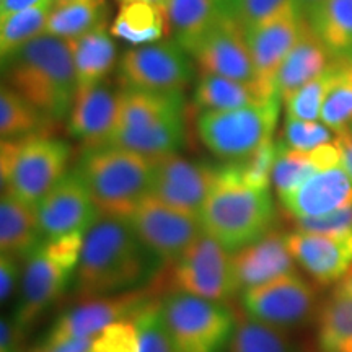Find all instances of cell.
I'll return each instance as SVG.
<instances>
[{
  "label": "cell",
  "mask_w": 352,
  "mask_h": 352,
  "mask_svg": "<svg viewBox=\"0 0 352 352\" xmlns=\"http://www.w3.org/2000/svg\"><path fill=\"white\" fill-rule=\"evenodd\" d=\"M158 263L129 220L101 215L85 233L76 290L85 300L132 292L151 279Z\"/></svg>",
  "instance_id": "obj_1"
},
{
  "label": "cell",
  "mask_w": 352,
  "mask_h": 352,
  "mask_svg": "<svg viewBox=\"0 0 352 352\" xmlns=\"http://www.w3.org/2000/svg\"><path fill=\"white\" fill-rule=\"evenodd\" d=\"M7 85L46 120L69 116L78 88L69 41L43 34L25 44L8 57Z\"/></svg>",
  "instance_id": "obj_2"
},
{
  "label": "cell",
  "mask_w": 352,
  "mask_h": 352,
  "mask_svg": "<svg viewBox=\"0 0 352 352\" xmlns=\"http://www.w3.org/2000/svg\"><path fill=\"white\" fill-rule=\"evenodd\" d=\"M276 210L270 189L241 182L232 165L219 170L199 219L202 230L230 253L239 252L271 232Z\"/></svg>",
  "instance_id": "obj_3"
},
{
  "label": "cell",
  "mask_w": 352,
  "mask_h": 352,
  "mask_svg": "<svg viewBox=\"0 0 352 352\" xmlns=\"http://www.w3.org/2000/svg\"><path fill=\"white\" fill-rule=\"evenodd\" d=\"M107 217L129 219L134 209L151 195L153 160L121 147L88 151L76 168Z\"/></svg>",
  "instance_id": "obj_4"
},
{
  "label": "cell",
  "mask_w": 352,
  "mask_h": 352,
  "mask_svg": "<svg viewBox=\"0 0 352 352\" xmlns=\"http://www.w3.org/2000/svg\"><path fill=\"white\" fill-rule=\"evenodd\" d=\"M70 158L67 142L43 135L3 139L0 176L3 192L38 206L64 178Z\"/></svg>",
  "instance_id": "obj_5"
},
{
  "label": "cell",
  "mask_w": 352,
  "mask_h": 352,
  "mask_svg": "<svg viewBox=\"0 0 352 352\" xmlns=\"http://www.w3.org/2000/svg\"><path fill=\"white\" fill-rule=\"evenodd\" d=\"M279 96L236 109L201 113L197 134L214 155L239 162L272 140L279 120Z\"/></svg>",
  "instance_id": "obj_6"
},
{
  "label": "cell",
  "mask_w": 352,
  "mask_h": 352,
  "mask_svg": "<svg viewBox=\"0 0 352 352\" xmlns=\"http://www.w3.org/2000/svg\"><path fill=\"white\" fill-rule=\"evenodd\" d=\"M175 352H226L236 321L222 302L173 292L160 302Z\"/></svg>",
  "instance_id": "obj_7"
},
{
  "label": "cell",
  "mask_w": 352,
  "mask_h": 352,
  "mask_svg": "<svg viewBox=\"0 0 352 352\" xmlns=\"http://www.w3.org/2000/svg\"><path fill=\"white\" fill-rule=\"evenodd\" d=\"M171 279L176 292L214 302L228 300L239 294L232 253L206 232L173 263Z\"/></svg>",
  "instance_id": "obj_8"
},
{
  "label": "cell",
  "mask_w": 352,
  "mask_h": 352,
  "mask_svg": "<svg viewBox=\"0 0 352 352\" xmlns=\"http://www.w3.org/2000/svg\"><path fill=\"white\" fill-rule=\"evenodd\" d=\"M126 88L160 94H182L192 77L188 51L178 41H158L134 46L118 63Z\"/></svg>",
  "instance_id": "obj_9"
},
{
  "label": "cell",
  "mask_w": 352,
  "mask_h": 352,
  "mask_svg": "<svg viewBox=\"0 0 352 352\" xmlns=\"http://www.w3.org/2000/svg\"><path fill=\"white\" fill-rule=\"evenodd\" d=\"M246 316L279 331L300 328L316 314L314 287L297 272L241 292Z\"/></svg>",
  "instance_id": "obj_10"
},
{
  "label": "cell",
  "mask_w": 352,
  "mask_h": 352,
  "mask_svg": "<svg viewBox=\"0 0 352 352\" xmlns=\"http://www.w3.org/2000/svg\"><path fill=\"white\" fill-rule=\"evenodd\" d=\"M129 223L145 248L160 263H176L197 236L201 219L182 212L148 195L129 215Z\"/></svg>",
  "instance_id": "obj_11"
},
{
  "label": "cell",
  "mask_w": 352,
  "mask_h": 352,
  "mask_svg": "<svg viewBox=\"0 0 352 352\" xmlns=\"http://www.w3.org/2000/svg\"><path fill=\"white\" fill-rule=\"evenodd\" d=\"M189 54L195 57L202 74L254 82L253 59L245 30L230 8L220 13Z\"/></svg>",
  "instance_id": "obj_12"
},
{
  "label": "cell",
  "mask_w": 352,
  "mask_h": 352,
  "mask_svg": "<svg viewBox=\"0 0 352 352\" xmlns=\"http://www.w3.org/2000/svg\"><path fill=\"white\" fill-rule=\"evenodd\" d=\"M219 170L178 153L153 158L151 196L182 212L199 217Z\"/></svg>",
  "instance_id": "obj_13"
},
{
  "label": "cell",
  "mask_w": 352,
  "mask_h": 352,
  "mask_svg": "<svg viewBox=\"0 0 352 352\" xmlns=\"http://www.w3.org/2000/svg\"><path fill=\"white\" fill-rule=\"evenodd\" d=\"M305 16L297 7L289 8L266 23L246 30L245 36L254 67V83L264 98L277 96L276 77L280 65L300 38Z\"/></svg>",
  "instance_id": "obj_14"
},
{
  "label": "cell",
  "mask_w": 352,
  "mask_h": 352,
  "mask_svg": "<svg viewBox=\"0 0 352 352\" xmlns=\"http://www.w3.org/2000/svg\"><path fill=\"white\" fill-rule=\"evenodd\" d=\"M38 217L44 240H52L70 233H87L101 214L80 175L74 170L43 197Z\"/></svg>",
  "instance_id": "obj_15"
},
{
  "label": "cell",
  "mask_w": 352,
  "mask_h": 352,
  "mask_svg": "<svg viewBox=\"0 0 352 352\" xmlns=\"http://www.w3.org/2000/svg\"><path fill=\"white\" fill-rule=\"evenodd\" d=\"M147 302H151L147 292L140 290H132L120 296L91 298L60 316L52 324L44 344H59L72 340H94L96 334L109 324L134 316Z\"/></svg>",
  "instance_id": "obj_16"
},
{
  "label": "cell",
  "mask_w": 352,
  "mask_h": 352,
  "mask_svg": "<svg viewBox=\"0 0 352 352\" xmlns=\"http://www.w3.org/2000/svg\"><path fill=\"white\" fill-rule=\"evenodd\" d=\"M70 277L72 274L52 261L41 246L25 259L20 297L12 316L20 331H26L38 316L60 297L67 289Z\"/></svg>",
  "instance_id": "obj_17"
},
{
  "label": "cell",
  "mask_w": 352,
  "mask_h": 352,
  "mask_svg": "<svg viewBox=\"0 0 352 352\" xmlns=\"http://www.w3.org/2000/svg\"><path fill=\"white\" fill-rule=\"evenodd\" d=\"M296 263L316 283H340L352 267V235H323L311 232H290L285 235Z\"/></svg>",
  "instance_id": "obj_18"
},
{
  "label": "cell",
  "mask_w": 352,
  "mask_h": 352,
  "mask_svg": "<svg viewBox=\"0 0 352 352\" xmlns=\"http://www.w3.org/2000/svg\"><path fill=\"white\" fill-rule=\"evenodd\" d=\"M120 91H113L103 82L77 90L70 108L67 131L90 151L108 144L118 122Z\"/></svg>",
  "instance_id": "obj_19"
},
{
  "label": "cell",
  "mask_w": 352,
  "mask_h": 352,
  "mask_svg": "<svg viewBox=\"0 0 352 352\" xmlns=\"http://www.w3.org/2000/svg\"><path fill=\"white\" fill-rule=\"evenodd\" d=\"M232 261L239 292L296 272V259L290 253L285 235L279 232L266 233L252 245L232 253Z\"/></svg>",
  "instance_id": "obj_20"
},
{
  "label": "cell",
  "mask_w": 352,
  "mask_h": 352,
  "mask_svg": "<svg viewBox=\"0 0 352 352\" xmlns=\"http://www.w3.org/2000/svg\"><path fill=\"white\" fill-rule=\"evenodd\" d=\"M280 202L296 220L331 214L352 206V176L342 164L321 170Z\"/></svg>",
  "instance_id": "obj_21"
},
{
  "label": "cell",
  "mask_w": 352,
  "mask_h": 352,
  "mask_svg": "<svg viewBox=\"0 0 352 352\" xmlns=\"http://www.w3.org/2000/svg\"><path fill=\"white\" fill-rule=\"evenodd\" d=\"M328 63L329 50L305 20L300 38L277 72L276 90L279 100L285 103L297 90L329 69Z\"/></svg>",
  "instance_id": "obj_22"
},
{
  "label": "cell",
  "mask_w": 352,
  "mask_h": 352,
  "mask_svg": "<svg viewBox=\"0 0 352 352\" xmlns=\"http://www.w3.org/2000/svg\"><path fill=\"white\" fill-rule=\"evenodd\" d=\"M44 243L38 206L2 192L0 201V252L26 259Z\"/></svg>",
  "instance_id": "obj_23"
},
{
  "label": "cell",
  "mask_w": 352,
  "mask_h": 352,
  "mask_svg": "<svg viewBox=\"0 0 352 352\" xmlns=\"http://www.w3.org/2000/svg\"><path fill=\"white\" fill-rule=\"evenodd\" d=\"M318 346L321 352H352V271L320 308Z\"/></svg>",
  "instance_id": "obj_24"
},
{
  "label": "cell",
  "mask_w": 352,
  "mask_h": 352,
  "mask_svg": "<svg viewBox=\"0 0 352 352\" xmlns=\"http://www.w3.org/2000/svg\"><path fill=\"white\" fill-rule=\"evenodd\" d=\"M107 25L108 21L82 38L69 41L76 65L77 90L101 83L116 64V44Z\"/></svg>",
  "instance_id": "obj_25"
},
{
  "label": "cell",
  "mask_w": 352,
  "mask_h": 352,
  "mask_svg": "<svg viewBox=\"0 0 352 352\" xmlns=\"http://www.w3.org/2000/svg\"><path fill=\"white\" fill-rule=\"evenodd\" d=\"M183 118L158 121L153 124L116 129L104 147H121L148 158L175 153L183 144Z\"/></svg>",
  "instance_id": "obj_26"
},
{
  "label": "cell",
  "mask_w": 352,
  "mask_h": 352,
  "mask_svg": "<svg viewBox=\"0 0 352 352\" xmlns=\"http://www.w3.org/2000/svg\"><path fill=\"white\" fill-rule=\"evenodd\" d=\"M170 21L165 10L147 0H129L121 3L109 26L113 38L124 39L134 46L158 43L168 33Z\"/></svg>",
  "instance_id": "obj_27"
},
{
  "label": "cell",
  "mask_w": 352,
  "mask_h": 352,
  "mask_svg": "<svg viewBox=\"0 0 352 352\" xmlns=\"http://www.w3.org/2000/svg\"><path fill=\"white\" fill-rule=\"evenodd\" d=\"M182 94H160L122 88L120 91V109H118L116 129L139 127L153 122L182 118Z\"/></svg>",
  "instance_id": "obj_28"
},
{
  "label": "cell",
  "mask_w": 352,
  "mask_h": 352,
  "mask_svg": "<svg viewBox=\"0 0 352 352\" xmlns=\"http://www.w3.org/2000/svg\"><path fill=\"white\" fill-rule=\"evenodd\" d=\"M165 10L170 26L176 33V41L189 54L192 46L227 7L215 0H165Z\"/></svg>",
  "instance_id": "obj_29"
},
{
  "label": "cell",
  "mask_w": 352,
  "mask_h": 352,
  "mask_svg": "<svg viewBox=\"0 0 352 352\" xmlns=\"http://www.w3.org/2000/svg\"><path fill=\"white\" fill-rule=\"evenodd\" d=\"M264 98L254 82H241L235 78L202 74L195 90V101L204 111L236 109L256 104Z\"/></svg>",
  "instance_id": "obj_30"
},
{
  "label": "cell",
  "mask_w": 352,
  "mask_h": 352,
  "mask_svg": "<svg viewBox=\"0 0 352 352\" xmlns=\"http://www.w3.org/2000/svg\"><path fill=\"white\" fill-rule=\"evenodd\" d=\"M107 0H74L67 6L54 7L44 34L74 41L101 23H107Z\"/></svg>",
  "instance_id": "obj_31"
},
{
  "label": "cell",
  "mask_w": 352,
  "mask_h": 352,
  "mask_svg": "<svg viewBox=\"0 0 352 352\" xmlns=\"http://www.w3.org/2000/svg\"><path fill=\"white\" fill-rule=\"evenodd\" d=\"M54 10L52 0H43L36 6L0 19V51L3 59L15 54L20 47L43 36L47 20Z\"/></svg>",
  "instance_id": "obj_32"
},
{
  "label": "cell",
  "mask_w": 352,
  "mask_h": 352,
  "mask_svg": "<svg viewBox=\"0 0 352 352\" xmlns=\"http://www.w3.org/2000/svg\"><path fill=\"white\" fill-rule=\"evenodd\" d=\"M308 20L329 52L352 51V0H327Z\"/></svg>",
  "instance_id": "obj_33"
},
{
  "label": "cell",
  "mask_w": 352,
  "mask_h": 352,
  "mask_svg": "<svg viewBox=\"0 0 352 352\" xmlns=\"http://www.w3.org/2000/svg\"><path fill=\"white\" fill-rule=\"evenodd\" d=\"M318 171L321 170L316 166L311 151H296V148L287 147L284 142H279V152H277L274 168H272L271 182L280 201L297 191Z\"/></svg>",
  "instance_id": "obj_34"
},
{
  "label": "cell",
  "mask_w": 352,
  "mask_h": 352,
  "mask_svg": "<svg viewBox=\"0 0 352 352\" xmlns=\"http://www.w3.org/2000/svg\"><path fill=\"white\" fill-rule=\"evenodd\" d=\"M43 116L15 88L3 83L0 90V134L3 139L32 135L41 126Z\"/></svg>",
  "instance_id": "obj_35"
},
{
  "label": "cell",
  "mask_w": 352,
  "mask_h": 352,
  "mask_svg": "<svg viewBox=\"0 0 352 352\" xmlns=\"http://www.w3.org/2000/svg\"><path fill=\"white\" fill-rule=\"evenodd\" d=\"M228 352H298L285 331L246 318L236 323Z\"/></svg>",
  "instance_id": "obj_36"
},
{
  "label": "cell",
  "mask_w": 352,
  "mask_h": 352,
  "mask_svg": "<svg viewBox=\"0 0 352 352\" xmlns=\"http://www.w3.org/2000/svg\"><path fill=\"white\" fill-rule=\"evenodd\" d=\"M341 69L329 67L297 90L290 98L285 101L287 118H296L303 121H316L321 116L324 100L331 91L334 83L340 78Z\"/></svg>",
  "instance_id": "obj_37"
},
{
  "label": "cell",
  "mask_w": 352,
  "mask_h": 352,
  "mask_svg": "<svg viewBox=\"0 0 352 352\" xmlns=\"http://www.w3.org/2000/svg\"><path fill=\"white\" fill-rule=\"evenodd\" d=\"M320 120L336 134L352 126V72L349 67L341 69L340 78L324 100Z\"/></svg>",
  "instance_id": "obj_38"
},
{
  "label": "cell",
  "mask_w": 352,
  "mask_h": 352,
  "mask_svg": "<svg viewBox=\"0 0 352 352\" xmlns=\"http://www.w3.org/2000/svg\"><path fill=\"white\" fill-rule=\"evenodd\" d=\"M139 328V352H175L166 331L160 302L151 300L134 315Z\"/></svg>",
  "instance_id": "obj_39"
},
{
  "label": "cell",
  "mask_w": 352,
  "mask_h": 352,
  "mask_svg": "<svg viewBox=\"0 0 352 352\" xmlns=\"http://www.w3.org/2000/svg\"><path fill=\"white\" fill-rule=\"evenodd\" d=\"M277 152H279V142L270 140V142L261 145L250 157L243 158V160L233 162L230 165L239 173L243 183L250 184L253 188L270 189L271 175L272 168H274Z\"/></svg>",
  "instance_id": "obj_40"
},
{
  "label": "cell",
  "mask_w": 352,
  "mask_h": 352,
  "mask_svg": "<svg viewBox=\"0 0 352 352\" xmlns=\"http://www.w3.org/2000/svg\"><path fill=\"white\" fill-rule=\"evenodd\" d=\"M140 336L134 316L116 321L91 341L90 352H139Z\"/></svg>",
  "instance_id": "obj_41"
},
{
  "label": "cell",
  "mask_w": 352,
  "mask_h": 352,
  "mask_svg": "<svg viewBox=\"0 0 352 352\" xmlns=\"http://www.w3.org/2000/svg\"><path fill=\"white\" fill-rule=\"evenodd\" d=\"M283 142L290 148L308 152L323 144L333 142V134L331 129L323 122L287 118L284 126Z\"/></svg>",
  "instance_id": "obj_42"
},
{
  "label": "cell",
  "mask_w": 352,
  "mask_h": 352,
  "mask_svg": "<svg viewBox=\"0 0 352 352\" xmlns=\"http://www.w3.org/2000/svg\"><path fill=\"white\" fill-rule=\"evenodd\" d=\"M292 7H297L296 0H233L230 10L246 32L276 19Z\"/></svg>",
  "instance_id": "obj_43"
},
{
  "label": "cell",
  "mask_w": 352,
  "mask_h": 352,
  "mask_svg": "<svg viewBox=\"0 0 352 352\" xmlns=\"http://www.w3.org/2000/svg\"><path fill=\"white\" fill-rule=\"evenodd\" d=\"M83 240H85V233H70V235L59 236V239L44 240L41 248L52 261L74 274L82 256Z\"/></svg>",
  "instance_id": "obj_44"
},
{
  "label": "cell",
  "mask_w": 352,
  "mask_h": 352,
  "mask_svg": "<svg viewBox=\"0 0 352 352\" xmlns=\"http://www.w3.org/2000/svg\"><path fill=\"white\" fill-rule=\"evenodd\" d=\"M302 232L323 233V235H352V206L334 210L321 217L296 220Z\"/></svg>",
  "instance_id": "obj_45"
},
{
  "label": "cell",
  "mask_w": 352,
  "mask_h": 352,
  "mask_svg": "<svg viewBox=\"0 0 352 352\" xmlns=\"http://www.w3.org/2000/svg\"><path fill=\"white\" fill-rule=\"evenodd\" d=\"M19 279H21L19 258L2 254L0 256V298H2V303L10 300Z\"/></svg>",
  "instance_id": "obj_46"
},
{
  "label": "cell",
  "mask_w": 352,
  "mask_h": 352,
  "mask_svg": "<svg viewBox=\"0 0 352 352\" xmlns=\"http://www.w3.org/2000/svg\"><path fill=\"white\" fill-rule=\"evenodd\" d=\"M20 334L15 321L3 316L0 321V352H20Z\"/></svg>",
  "instance_id": "obj_47"
},
{
  "label": "cell",
  "mask_w": 352,
  "mask_h": 352,
  "mask_svg": "<svg viewBox=\"0 0 352 352\" xmlns=\"http://www.w3.org/2000/svg\"><path fill=\"white\" fill-rule=\"evenodd\" d=\"M94 340H72L59 344H43L33 352H90Z\"/></svg>",
  "instance_id": "obj_48"
},
{
  "label": "cell",
  "mask_w": 352,
  "mask_h": 352,
  "mask_svg": "<svg viewBox=\"0 0 352 352\" xmlns=\"http://www.w3.org/2000/svg\"><path fill=\"white\" fill-rule=\"evenodd\" d=\"M334 140L341 148V164L352 176V126L342 132H338V138Z\"/></svg>",
  "instance_id": "obj_49"
},
{
  "label": "cell",
  "mask_w": 352,
  "mask_h": 352,
  "mask_svg": "<svg viewBox=\"0 0 352 352\" xmlns=\"http://www.w3.org/2000/svg\"><path fill=\"white\" fill-rule=\"evenodd\" d=\"M39 2H43V0H0V19L36 6Z\"/></svg>",
  "instance_id": "obj_50"
},
{
  "label": "cell",
  "mask_w": 352,
  "mask_h": 352,
  "mask_svg": "<svg viewBox=\"0 0 352 352\" xmlns=\"http://www.w3.org/2000/svg\"><path fill=\"white\" fill-rule=\"evenodd\" d=\"M324 2H327V0H296L298 12H300L305 19H310Z\"/></svg>",
  "instance_id": "obj_51"
},
{
  "label": "cell",
  "mask_w": 352,
  "mask_h": 352,
  "mask_svg": "<svg viewBox=\"0 0 352 352\" xmlns=\"http://www.w3.org/2000/svg\"><path fill=\"white\" fill-rule=\"evenodd\" d=\"M147 2H151V3H153V6H157L158 8H162V10H165V0H147Z\"/></svg>",
  "instance_id": "obj_52"
},
{
  "label": "cell",
  "mask_w": 352,
  "mask_h": 352,
  "mask_svg": "<svg viewBox=\"0 0 352 352\" xmlns=\"http://www.w3.org/2000/svg\"><path fill=\"white\" fill-rule=\"evenodd\" d=\"M54 2V7H60V6H67V3L74 2V0H52Z\"/></svg>",
  "instance_id": "obj_53"
},
{
  "label": "cell",
  "mask_w": 352,
  "mask_h": 352,
  "mask_svg": "<svg viewBox=\"0 0 352 352\" xmlns=\"http://www.w3.org/2000/svg\"><path fill=\"white\" fill-rule=\"evenodd\" d=\"M215 2L220 3V6H223V7L230 8V6H232V2H233V0H215Z\"/></svg>",
  "instance_id": "obj_54"
},
{
  "label": "cell",
  "mask_w": 352,
  "mask_h": 352,
  "mask_svg": "<svg viewBox=\"0 0 352 352\" xmlns=\"http://www.w3.org/2000/svg\"><path fill=\"white\" fill-rule=\"evenodd\" d=\"M116 2L120 3V6H121V3H126V2H129V0H116Z\"/></svg>",
  "instance_id": "obj_55"
},
{
  "label": "cell",
  "mask_w": 352,
  "mask_h": 352,
  "mask_svg": "<svg viewBox=\"0 0 352 352\" xmlns=\"http://www.w3.org/2000/svg\"><path fill=\"white\" fill-rule=\"evenodd\" d=\"M349 69H351V72H352V64H351V65H349Z\"/></svg>",
  "instance_id": "obj_56"
}]
</instances>
